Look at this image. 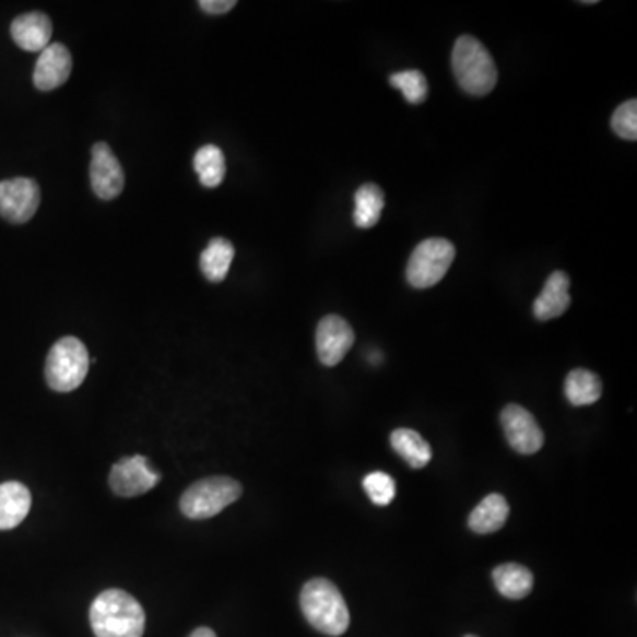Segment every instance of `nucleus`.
<instances>
[{"label": "nucleus", "mask_w": 637, "mask_h": 637, "mask_svg": "<svg viewBox=\"0 0 637 637\" xmlns=\"http://www.w3.org/2000/svg\"><path fill=\"white\" fill-rule=\"evenodd\" d=\"M160 479L162 476L151 468L145 457L133 456L126 457L114 464L108 482L117 496L135 498L140 494L151 491L154 485L158 484Z\"/></svg>", "instance_id": "9"}, {"label": "nucleus", "mask_w": 637, "mask_h": 637, "mask_svg": "<svg viewBox=\"0 0 637 637\" xmlns=\"http://www.w3.org/2000/svg\"><path fill=\"white\" fill-rule=\"evenodd\" d=\"M91 185L99 199L113 200L121 196L125 188V173L121 163L107 144H94L91 158Z\"/></svg>", "instance_id": "11"}, {"label": "nucleus", "mask_w": 637, "mask_h": 637, "mask_svg": "<svg viewBox=\"0 0 637 637\" xmlns=\"http://www.w3.org/2000/svg\"><path fill=\"white\" fill-rule=\"evenodd\" d=\"M611 128L620 139L637 140V102L628 99L622 103L613 117H611Z\"/></svg>", "instance_id": "25"}, {"label": "nucleus", "mask_w": 637, "mask_h": 637, "mask_svg": "<svg viewBox=\"0 0 637 637\" xmlns=\"http://www.w3.org/2000/svg\"><path fill=\"white\" fill-rule=\"evenodd\" d=\"M493 581L496 590L510 600H521L533 590V574L519 563H505L494 568Z\"/></svg>", "instance_id": "17"}, {"label": "nucleus", "mask_w": 637, "mask_h": 637, "mask_svg": "<svg viewBox=\"0 0 637 637\" xmlns=\"http://www.w3.org/2000/svg\"><path fill=\"white\" fill-rule=\"evenodd\" d=\"M391 447L414 470H422L433 459V448L411 428H397L391 434Z\"/></svg>", "instance_id": "18"}, {"label": "nucleus", "mask_w": 637, "mask_h": 637, "mask_svg": "<svg viewBox=\"0 0 637 637\" xmlns=\"http://www.w3.org/2000/svg\"><path fill=\"white\" fill-rule=\"evenodd\" d=\"M390 84L399 89L411 105L424 103L428 96V84L424 73L418 70L400 71L390 76Z\"/></svg>", "instance_id": "23"}, {"label": "nucleus", "mask_w": 637, "mask_h": 637, "mask_svg": "<svg viewBox=\"0 0 637 637\" xmlns=\"http://www.w3.org/2000/svg\"><path fill=\"white\" fill-rule=\"evenodd\" d=\"M234 245L225 238H213L200 256V270L214 284L224 282L234 261Z\"/></svg>", "instance_id": "19"}, {"label": "nucleus", "mask_w": 637, "mask_h": 637, "mask_svg": "<svg viewBox=\"0 0 637 637\" xmlns=\"http://www.w3.org/2000/svg\"><path fill=\"white\" fill-rule=\"evenodd\" d=\"M11 38L22 50L43 51L50 45V19L39 11L22 14L11 24Z\"/></svg>", "instance_id": "14"}, {"label": "nucleus", "mask_w": 637, "mask_h": 637, "mask_svg": "<svg viewBox=\"0 0 637 637\" xmlns=\"http://www.w3.org/2000/svg\"><path fill=\"white\" fill-rule=\"evenodd\" d=\"M363 488H365V493H367L370 502L377 505V507H387V505H390L396 499V480L391 479L388 473H382V471L368 473L365 480H363Z\"/></svg>", "instance_id": "24"}, {"label": "nucleus", "mask_w": 637, "mask_h": 637, "mask_svg": "<svg viewBox=\"0 0 637 637\" xmlns=\"http://www.w3.org/2000/svg\"><path fill=\"white\" fill-rule=\"evenodd\" d=\"M91 625L96 637H142L145 613L135 597L122 590H107L91 605Z\"/></svg>", "instance_id": "1"}, {"label": "nucleus", "mask_w": 637, "mask_h": 637, "mask_svg": "<svg viewBox=\"0 0 637 637\" xmlns=\"http://www.w3.org/2000/svg\"><path fill=\"white\" fill-rule=\"evenodd\" d=\"M31 493L20 482H5L0 485V531L13 530L24 522L31 510Z\"/></svg>", "instance_id": "15"}, {"label": "nucleus", "mask_w": 637, "mask_h": 637, "mask_svg": "<svg viewBox=\"0 0 637 637\" xmlns=\"http://www.w3.org/2000/svg\"><path fill=\"white\" fill-rule=\"evenodd\" d=\"M453 259H456L453 243L445 238L425 239L414 248L413 256L408 262L405 279L414 288L433 287L447 275Z\"/></svg>", "instance_id": "6"}, {"label": "nucleus", "mask_w": 637, "mask_h": 637, "mask_svg": "<svg viewBox=\"0 0 637 637\" xmlns=\"http://www.w3.org/2000/svg\"><path fill=\"white\" fill-rule=\"evenodd\" d=\"M565 396L568 402L577 408L595 404L602 397V381L597 374L585 368H576L565 379Z\"/></svg>", "instance_id": "21"}, {"label": "nucleus", "mask_w": 637, "mask_h": 637, "mask_svg": "<svg viewBox=\"0 0 637 637\" xmlns=\"http://www.w3.org/2000/svg\"><path fill=\"white\" fill-rule=\"evenodd\" d=\"M570 302V279L565 271H554L535 299L533 314L539 321H551L567 312Z\"/></svg>", "instance_id": "13"}, {"label": "nucleus", "mask_w": 637, "mask_h": 637, "mask_svg": "<svg viewBox=\"0 0 637 637\" xmlns=\"http://www.w3.org/2000/svg\"><path fill=\"white\" fill-rule=\"evenodd\" d=\"M465 637H476V636H465Z\"/></svg>", "instance_id": "28"}, {"label": "nucleus", "mask_w": 637, "mask_h": 637, "mask_svg": "<svg viewBox=\"0 0 637 637\" xmlns=\"http://www.w3.org/2000/svg\"><path fill=\"white\" fill-rule=\"evenodd\" d=\"M385 210V193L373 182L358 188L354 196V224L359 228L377 225Z\"/></svg>", "instance_id": "20"}, {"label": "nucleus", "mask_w": 637, "mask_h": 637, "mask_svg": "<svg viewBox=\"0 0 637 637\" xmlns=\"http://www.w3.org/2000/svg\"><path fill=\"white\" fill-rule=\"evenodd\" d=\"M193 168L205 188L220 187L227 173L224 153L216 145H204L197 151Z\"/></svg>", "instance_id": "22"}, {"label": "nucleus", "mask_w": 637, "mask_h": 637, "mask_svg": "<svg viewBox=\"0 0 637 637\" xmlns=\"http://www.w3.org/2000/svg\"><path fill=\"white\" fill-rule=\"evenodd\" d=\"M42 202L38 182L28 177L0 181V216L11 224H25L33 219Z\"/></svg>", "instance_id": "7"}, {"label": "nucleus", "mask_w": 637, "mask_h": 637, "mask_svg": "<svg viewBox=\"0 0 637 637\" xmlns=\"http://www.w3.org/2000/svg\"><path fill=\"white\" fill-rule=\"evenodd\" d=\"M71 70H73V59H71L70 50L61 43L48 45L39 54L38 62H36L34 85L45 93L54 91L68 82Z\"/></svg>", "instance_id": "12"}, {"label": "nucleus", "mask_w": 637, "mask_h": 637, "mask_svg": "<svg viewBox=\"0 0 637 637\" xmlns=\"http://www.w3.org/2000/svg\"><path fill=\"white\" fill-rule=\"evenodd\" d=\"M243 487L228 476L199 480L182 494L181 512L188 519H210L241 498Z\"/></svg>", "instance_id": "5"}, {"label": "nucleus", "mask_w": 637, "mask_h": 637, "mask_svg": "<svg viewBox=\"0 0 637 637\" xmlns=\"http://www.w3.org/2000/svg\"><path fill=\"white\" fill-rule=\"evenodd\" d=\"M190 637H216V634H214L211 628L200 627L197 628V630H193Z\"/></svg>", "instance_id": "27"}, {"label": "nucleus", "mask_w": 637, "mask_h": 637, "mask_svg": "<svg viewBox=\"0 0 637 637\" xmlns=\"http://www.w3.org/2000/svg\"><path fill=\"white\" fill-rule=\"evenodd\" d=\"M200 10L210 14H224L236 8V0H200Z\"/></svg>", "instance_id": "26"}, {"label": "nucleus", "mask_w": 637, "mask_h": 637, "mask_svg": "<svg viewBox=\"0 0 637 637\" xmlns=\"http://www.w3.org/2000/svg\"><path fill=\"white\" fill-rule=\"evenodd\" d=\"M303 614L308 624L326 636L339 637L347 633L351 614L339 588L328 579L317 577L303 587L299 595Z\"/></svg>", "instance_id": "2"}, {"label": "nucleus", "mask_w": 637, "mask_h": 637, "mask_svg": "<svg viewBox=\"0 0 637 637\" xmlns=\"http://www.w3.org/2000/svg\"><path fill=\"white\" fill-rule=\"evenodd\" d=\"M502 425L508 445L522 456L536 453L544 447V433L536 424L535 416L522 405L508 404L502 411Z\"/></svg>", "instance_id": "8"}, {"label": "nucleus", "mask_w": 637, "mask_h": 637, "mask_svg": "<svg viewBox=\"0 0 637 637\" xmlns=\"http://www.w3.org/2000/svg\"><path fill=\"white\" fill-rule=\"evenodd\" d=\"M354 344V331L350 322L340 316L322 317L317 325V356L326 367H335Z\"/></svg>", "instance_id": "10"}, {"label": "nucleus", "mask_w": 637, "mask_h": 637, "mask_svg": "<svg viewBox=\"0 0 637 637\" xmlns=\"http://www.w3.org/2000/svg\"><path fill=\"white\" fill-rule=\"evenodd\" d=\"M89 373V353L79 339L64 337L56 342L45 363V377L51 390L68 393L85 381Z\"/></svg>", "instance_id": "4"}, {"label": "nucleus", "mask_w": 637, "mask_h": 637, "mask_svg": "<svg viewBox=\"0 0 637 637\" xmlns=\"http://www.w3.org/2000/svg\"><path fill=\"white\" fill-rule=\"evenodd\" d=\"M508 514L510 507L507 499L503 498L502 494H488L487 498L482 499L479 507L470 514L468 524L479 535H488L502 530L507 522Z\"/></svg>", "instance_id": "16"}, {"label": "nucleus", "mask_w": 637, "mask_h": 637, "mask_svg": "<svg viewBox=\"0 0 637 637\" xmlns=\"http://www.w3.org/2000/svg\"><path fill=\"white\" fill-rule=\"evenodd\" d=\"M451 68L457 84L471 96H487L498 82V70L487 48L473 38L461 36L451 51Z\"/></svg>", "instance_id": "3"}]
</instances>
